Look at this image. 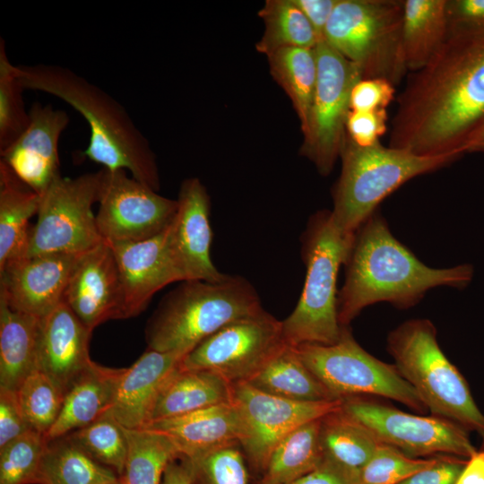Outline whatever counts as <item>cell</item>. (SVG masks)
I'll list each match as a JSON object with an SVG mask.
<instances>
[{
    "label": "cell",
    "mask_w": 484,
    "mask_h": 484,
    "mask_svg": "<svg viewBox=\"0 0 484 484\" xmlns=\"http://www.w3.org/2000/svg\"><path fill=\"white\" fill-rule=\"evenodd\" d=\"M406 77L388 146L420 156L467 153L484 125V36L448 38Z\"/></svg>",
    "instance_id": "obj_1"
},
{
    "label": "cell",
    "mask_w": 484,
    "mask_h": 484,
    "mask_svg": "<svg viewBox=\"0 0 484 484\" xmlns=\"http://www.w3.org/2000/svg\"><path fill=\"white\" fill-rule=\"evenodd\" d=\"M268 57L272 73L291 99L306 134L317 79L315 48H282Z\"/></svg>",
    "instance_id": "obj_33"
},
{
    "label": "cell",
    "mask_w": 484,
    "mask_h": 484,
    "mask_svg": "<svg viewBox=\"0 0 484 484\" xmlns=\"http://www.w3.org/2000/svg\"><path fill=\"white\" fill-rule=\"evenodd\" d=\"M186 459L190 467L191 484H248L246 460L240 445Z\"/></svg>",
    "instance_id": "obj_40"
},
{
    "label": "cell",
    "mask_w": 484,
    "mask_h": 484,
    "mask_svg": "<svg viewBox=\"0 0 484 484\" xmlns=\"http://www.w3.org/2000/svg\"><path fill=\"white\" fill-rule=\"evenodd\" d=\"M455 484H484V448L467 458Z\"/></svg>",
    "instance_id": "obj_49"
},
{
    "label": "cell",
    "mask_w": 484,
    "mask_h": 484,
    "mask_svg": "<svg viewBox=\"0 0 484 484\" xmlns=\"http://www.w3.org/2000/svg\"><path fill=\"white\" fill-rule=\"evenodd\" d=\"M24 90L53 95L78 111L90 126L82 155L109 170L124 169L158 191L160 177L148 140L115 99L69 68L38 64L16 65Z\"/></svg>",
    "instance_id": "obj_3"
},
{
    "label": "cell",
    "mask_w": 484,
    "mask_h": 484,
    "mask_svg": "<svg viewBox=\"0 0 484 484\" xmlns=\"http://www.w3.org/2000/svg\"><path fill=\"white\" fill-rule=\"evenodd\" d=\"M183 357L147 349L119 380L113 406L114 418L126 428H143L151 419L159 393Z\"/></svg>",
    "instance_id": "obj_23"
},
{
    "label": "cell",
    "mask_w": 484,
    "mask_h": 484,
    "mask_svg": "<svg viewBox=\"0 0 484 484\" xmlns=\"http://www.w3.org/2000/svg\"><path fill=\"white\" fill-rule=\"evenodd\" d=\"M309 370L336 399L375 395L397 401L419 413L428 411L411 385L395 365L365 350L344 326L331 345L305 343L295 347Z\"/></svg>",
    "instance_id": "obj_9"
},
{
    "label": "cell",
    "mask_w": 484,
    "mask_h": 484,
    "mask_svg": "<svg viewBox=\"0 0 484 484\" xmlns=\"http://www.w3.org/2000/svg\"><path fill=\"white\" fill-rule=\"evenodd\" d=\"M467 459L438 455L429 467L410 476L399 484H455Z\"/></svg>",
    "instance_id": "obj_46"
},
{
    "label": "cell",
    "mask_w": 484,
    "mask_h": 484,
    "mask_svg": "<svg viewBox=\"0 0 484 484\" xmlns=\"http://www.w3.org/2000/svg\"><path fill=\"white\" fill-rule=\"evenodd\" d=\"M341 410L380 443L411 457L441 454L467 459L477 451L467 430L443 418L410 414L365 397L342 399Z\"/></svg>",
    "instance_id": "obj_13"
},
{
    "label": "cell",
    "mask_w": 484,
    "mask_h": 484,
    "mask_svg": "<svg viewBox=\"0 0 484 484\" xmlns=\"http://www.w3.org/2000/svg\"><path fill=\"white\" fill-rule=\"evenodd\" d=\"M40 196L0 161V269L24 255Z\"/></svg>",
    "instance_id": "obj_27"
},
{
    "label": "cell",
    "mask_w": 484,
    "mask_h": 484,
    "mask_svg": "<svg viewBox=\"0 0 484 484\" xmlns=\"http://www.w3.org/2000/svg\"><path fill=\"white\" fill-rule=\"evenodd\" d=\"M177 201L168 241L179 281H221L226 274L211 259L210 199L204 186L196 177L185 180Z\"/></svg>",
    "instance_id": "obj_16"
},
{
    "label": "cell",
    "mask_w": 484,
    "mask_h": 484,
    "mask_svg": "<svg viewBox=\"0 0 484 484\" xmlns=\"http://www.w3.org/2000/svg\"><path fill=\"white\" fill-rule=\"evenodd\" d=\"M448 38L484 36V0H446Z\"/></svg>",
    "instance_id": "obj_42"
},
{
    "label": "cell",
    "mask_w": 484,
    "mask_h": 484,
    "mask_svg": "<svg viewBox=\"0 0 484 484\" xmlns=\"http://www.w3.org/2000/svg\"><path fill=\"white\" fill-rule=\"evenodd\" d=\"M470 152H484V125L469 144L467 153Z\"/></svg>",
    "instance_id": "obj_51"
},
{
    "label": "cell",
    "mask_w": 484,
    "mask_h": 484,
    "mask_svg": "<svg viewBox=\"0 0 484 484\" xmlns=\"http://www.w3.org/2000/svg\"><path fill=\"white\" fill-rule=\"evenodd\" d=\"M320 444L324 459L358 477L380 442L340 409L321 419Z\"/></svg>",
    "instance_id": "obj_32"
},
{
    "label": "cell",
    "mask_w": 484,
    "mask_h": 484,
    "mask_svg": "<svg viewBox=\"0 0 484 484\" xmlns=\"http://www.w3.org/2000/svg\"><path fill=\"white\" fill-rule=\"evenodd\" d=\"M81 255L44 254L10 262L0 269V298L13 310L44 317L63 301Z\"/></svg>",
    "instance_id": "obj_17"
},
{
    "label": "cell",
    "mask_w": 484,
    "mask_h": 484,
    "mask_svg": "<svg viewBox=\"0 0 484 484\" xmlns=\"http://www.w3.org/2000/svg\"><path fill=\"white\" fill-rule=\"evenodd\" d=\"M46 436L30 429L0 448V484H37Z\"/></svg>",
    "instance_id": "obj_39"
},
{
    "label": "cell",
    "mask_w": 484,
    "mask_h": 484,
    "mask_svg": "<svg viewBox=\"0 0 484 484\" xmlns=\"http://www.w3.org/2000/svg\"><path fill=\"white\" fill-rule=\"evenodd\" d=\"M103 484H122V483L120 482V480L118 479V480H117L115 481H110V482H107V483H103Z\"/></svg>",
    "instance_id": "obj_52"
},
{
    "label": "cell",
    "mask_w": 484,
    "mask_h": 484,
    "mask_svg": "<svg viewBox=\"0 0 484 484\" xmlns=\"http://www.w3.org/2000/svg\"><path fill=\"white\" fill-rule=\"evenodd\" d=\"M387 350L428 411L474 431L484 448V414L467 381L440 348L434 324L422 318L402 323L388 334Z\"/></svg>",
    "instance_id": "obj_6"
},
{
    "label": "cell",
    "mask_w": 484,
    "mask_h": 484,
    "mask_svg": "<svg viewBox=\"0 0 484 484\" xmlns=\"http://www.w3.org/2000/svg\"><path fill=\"white\" fill-rule=\"evenodd\" d=\"M231 400L232 384L222 376L206 370L183 369L178 365L159 393L151 421L186 414Z\"/></svg>",
    "instance_id": "obj_25"
},
{
    "label": "cell",
    "mask_w": 484,
    "mask_h": 484,
    "mask_svg": "<svg viewBox=\"0 0 484 484\" xmlns=\"http://www.w3.org/2000/svg\"><path fill=\"white\" fill-rule=\"evenodd\" d=\"M248 384L266 393L297 402L336 400L305 365L295 347L286 345Z\"/></svg>",
    "instance_id": "obj_29"
},
{
    "label": "cell",
    "mask_w": 484,
    "mask_h": 484,
    "mask_svg": "<svg viewBox=\"0 0 484 484\" xmlns=\"http://www.w3.org/2000/svg\"><path fill=\"white\" fill-rule=\"evenodd\" d=\"M387 109L350 111L346 121V134L357 145H373L385 134L388 125Z\"/></svg>",
    "instance_id": "obj_43"
},
{
    "label": "cell",
    "mask_w": 484,
    "mask_h": 484,
    "mask_svg": "<svg viewBox=\"0 0 484 484\" xmlns=\"http://www.w3.org/2000/svg\"><path fill=\"white\" fill-rule=\"evenodd\" d=\"M94 460L114 471L119 477L127 456L125 428L109 411L92 423L67 434Z\"/></svg>",
    "instance_id": "obj_36"
},
{
    "label": "cell",
    "mask_w": 484,
    "mask_h": 484,
    "mask_svg": "<svg viewBox=\"0 0 484 484\" xmlns=\"http://www.w3.org/2000/svg\"><path fill=\"white\" fill-rule=\"evenodd\" d=\"M338 291V319L349 326L367 307L388 302L399 309L416 306L437 287L465 289L472 281L471 264L449 268L426 265L391 232L379 209L354 232Z\"/></svg>",
    "instance_id": "obj_2"
},
{
    "label": "cell",
    "mask_w": 484,
    "mask_h": 484,
    "mask_svg": "<svg viewBox=\"0 0 484 484\" xmlns=\"http://www.w3.org/2000/svg\"><path fill=\"white\" fill-rule=\"evenodd\" d=\"M30 429L17 392L0 389V448Z\"/></svg>",
    "instance_id": "obj_45"
},
{
    "label": "cell",
    "mask_w": 484,
    "mask_h": 484,
    "mask_svg": "<svg viewBox=\"0 0 484 484\" xmlns=\"http://www.w3.org/2000/svg\"><path fill=\"white\" fill-rule=\"evenodd\" d=\"M232 402L243 424L240 447L250 468L262 474L276 445L301 425L341 409L342 399L297 402L262 392L247 382L232 385Z\"/></svg>",
    "instance_id": "obj_15"
},
{
    "label": "cell",
    "mask_w": 484,
    "mask_h": 484,
    "mask_svg": "<svg viewBox=\"0 0 484 484\" xmlns=\"http://www.w3.org/2000/svg\"><path fill=\"white\" fill-rule=\"evenodd\" d=\"M161 484H191L190 467L185 457H179L168 465Z\"/></svg>",
    "instance_id": "obj_50"
},
{
    "label": "cell",
    "mask_w": 484,
    "mask_h": 484,
    "mask_svg": "<svg viewBox=\"0 0 484 484\" xmlns=\"http://www.w3.org/2000/svg\"><path fill=\"white\" fill-rule=\"evenodd\" d=\"M307 17L319 40H324V30L339 0H292Z\"/></svg>",
    "instance_id": "obj_48"
},
{
    "label": "cell",
    "mask_w": 484,
    "mask_h": 484,
    "mask_svg": "<svg viewBox=\"0 0 484 484\" xmlns=\"http://www.w3.org/2000/svg\"><path fill=\"white\" fill-rule=\"evenodd\" d=\"M167 436L181 457L192 458L218 448L240 445L243 424L231 402L186 414L157 419L144 428Z\"/></svg>",
    "instance_id": "obj_22"
},
{
    "label": "cell",
    "mask_w": 484,
    "mask_h": 484,
    "mask_svg": "<svg viewBox=\"0 0 484 484\" xmlns=\"http://www.w3.org/2000/svg\"><path fill=\"white\" fill-rule=\"evenodd\" d=\"M260 15L264 21L265 31L256 48L267 56L282 48H315L320 41L292 0L268 1Z\"/></svg>",
    "instance_id": "obj_35"
},
{
    "label": "cell",
    "mask_w": 484,
    "mask_h": 484,
    "mask_svg": "<svg viewBox=\"0 0 484 484\" xmlns=\"http://www.w3.org/2000/svg\"><path fill=\"white\" fill-rule=\"evenodd\" d=\"M40 318L12 309L0 298V389L17 391L37 369Z\"/></svg>",
    "instance_id": "obj_26"
},
{
    "label": "cell",
    "mask_w": 484,
    "mask_h": 484,
    "mask_svg": "<svg viewBox=\"0 0 484 484\" xmlns=\"http://www.w3.org/2000/svg\"><path fill=\"white\" fill-rule=\"evenodd\" d=\"M101 171L71 178L60 176L39 194L38 219L30 226L24 256L81 255L103 242L92 211Z\"/></svg>",
    "instance_id": "obj_10"
},
{
    "label": "cell",
    "mask_w": 484,
    "mask_h": 484,
    "mask_svg": "<svg viewBox=\"0 0 484 484\" xmlns=\"http://www.w3.org/2000/svg\"><path fill=\"white\" fill-rule=\"evenodd\" d=\"M96 221L108 244L139 242L163 232L172 222L177 201L128 177L126 170L102 169Z\"/></svg>",
    "instance_id": "obj_14"
},
{
    "label": "cell",
    "mask_w": 484,
    "mask_h": 484,
    "mask_svg": "<svg viewBox=\"0 0 484 484\" xmlns=\"http://www.w3.org/2000/svg\"><path fill=\"white\" fill-rule=\"evenodd\" d=\"M447 39L446 0H404L402 48L408 73L425 66Z\"/></svg>",
    "instance_id": "obj_28"
},
{
    "label": "cell",
    "mask_w": 484,
    "mask_h": 484,
    "mask_svg": "<svg viewBox=\"0 0 484 484\" xmlns=\"http://www.w3.org/2000/svg\"><path fill=\"white\" fill-rule=\"evenodd\" d=\"M63 301L91 331L108 320L125 319L120 273L108 243L81 255Z\"/></svg>",
    "instance_id": "obj_19"
},
{
    "label": "cell",
    "mask_w": 484,
    "mask_h": 484,
    "mask_svg": "<svg viewBox=\"0 0 484 484\" xmlns=\"http://www.w3.org/2000/svg\"><path fill=\"white\" fill-rule=\"evenodd\" d=\"M118 480L68 435L47 440L37 484H103Z\"/></svg>",
    "instance_id": "obj_31"
},
{
    "label": "cell",
    "mask_w": 484,
    "mask_h": 484,
    "mask_svg": "<svg viewBox=\"0 0 484 484\" xmlns=\"http://www.w3.org/2000/svg\"><path fill=\"white\" fill-rule=\"evenodd\" d=\"M286 345L281 321L263 308L206 338L179 367L216 373L232 385L247 382Z\"/></svg>",
    "instance_id": "obj_11"
},
{
    "label": "cell",
    "mask_w": 484,
    "mask_h": 484,
    "mask_svg": "<svg viewBox=\"0 0 484 484\" xmlns=\"http://www.w3.org/2000/svg\"><path fill=\"white\" fill-rule=\"evenodd\" d=\"M341 171L333 189L331 211L342 231L354 234L393 192L409 180L434 172L461 157L420 156L380 142L359 146L346 134L341 152Z\"/></svg>",
    "instance_id": "obj_7"
},
{
    "label": "cell",
    "mask_w": 484,
    "mask_h": 484,
    "mask_svg": "<svg viewBox=\"0 0 484 484\" xmlns=\"http://www.w3.org/2000/svg\"><path fill=\"white\" fill-rule=\"evenodd\" d=\"M16 392L30 428L46 436L59 416L65 392L38 369L23 380Z\"/></svg>",
    "instance_id": "obj_37"
},
{
    "label": "cell",
    "mask_w": 484,
    "mask_h": 484,
    "mask_svg": "<svg viewBox=\"0 0 484 484\" xmlns=\"http://www.w3.org/2000/svg\"><path fill=\"white\" fill-rule=\"evenodd\" d=\"M124 370L92 361L65 392L59 416L46 435V439L65 436L108 412Z\"/></svg>",
    "instance_id": "obj_24"
},
{
    "label": "cell",
    "mask_w": 484,
    "mask_h": 484,
    "mask_svg": "<svg viewBox=\"0 0 484 484\" xmlns=\"http://www.w3.org/2000/svg\"><path fill=\"white\" fill-rule=\"evenodd\" d=\"M321 419L305 423L273 448L256 484H286L317 469L324 457L320 444Z\"/></svg>",
    "instance_id": "obj_30"
},
{
    "label": "cell",
    "mask_w": 484,
    "mask_h": 484,
    "mask_svg": "<svg viewBox=\"0 0 484 484\" xmlns=\"http://www.w3.org/2000/svg\"><path fill=\"white\" fill-rule=\"evenodd\" d=\"M181 282L165 295L146 324L150 350L184 358L226 324L264 308L255 287L239 275Z\"/></svg>",
    "instance_id": "obj_4"
},
{
    "label": "cell",
    "mask_w": 484,
    "mask_h": 484,
    "mask_svg": "<svg viewBox=\"0 0 484 484\" xmlns=\"http://www.w3.org/2000/svg\"><path fill=\"white\" fill-rule=\"evenodd\" d=\"M353 236L338 228L331 211L317 212L308 220L301 237L303 290L294 310L281 321L286 344L331 345L340 340L344 326L338 319L337 279Z\"/></svg>",
    "instance_id": "obj_5"
},
{
    "label": "cell",
    "mask_w": 484,
    "mask_h": 484,
    "mask_svg": "<svg viewBox=\"0 0 484 484\" xmlns=\"http://www.w3.org/2000/svg\"><path fill=\"white\" fill-rule=\"evenodd\" d=\"M395 97V86L386 80L360 79L352 88L350 99L351 111L387 109Z\"/></svg>",
    "instance_id": "obj_44"
},
{
    "label": "cell",
    "mask_w": 484,
    "mask_h": 484,
    "mask_svg": "<svg viewBox=\"0 0 484 484\" xmlns=\"http://www.w3.org/2000/svg\"><path fill=\"white\" fill-rule=\"evenodd\" d=\"M438 456V455H437ZM436 457H411L380 443L373 456L358 474V484H399L414 473L432 465Z\"/></svg>",
    "instance_id": "obj_41"
},
{
    "label": "cell",
    "mask_w": 484,
    "mask_h": 484,
    "mask_svg": "<svg viewBox=\"0 0 484 484\" xmlns=\"http://www.w3.org/2000/svg\"><path fill=\"white\" fill-rule=\"evenodd\" d=\"M403 8L404 0H339L324 40L354 63L362 79H384L397 86L408 74Z\"/></svg>",
    "instance_id": "obj_8"
},
{
    "label": "cell",
    "mask_w": 484,
    "mask_h": 484,
    "mask_svg": "<svg viewBox=\"0 0 484 484\" xmlns=\"http://www.w3.org/2000/svg\"><path fill=\"white\" fill-rule=\"evenodd\" d=\"M357 475L324 459L312 472L286 484H358Z\"/></svg>",
    "instance_id": "obj_47"
},
{
    "label": "cell",
    "mask_w": 484,
    "mask_h": 484,
    "mask_svg": "<svg viewBox=\"0 0 484 484\" xmlns=\"http://www.w3.org/2000/svg\"><path fill=\"white\" fill-rule=\"evenodd\" d=\"M90 330L62 301L40 318L37 369L65 392L92 362L89 353Z\"/></svg>",
    "instance_id": "obj_21"
},
{
    "label": "cell",
    "mask_w": 484,
    "mask_h": 484,
    "mask_svg": "<svg viewBox=\"0 0 484 484\" xmlns=\"http://www.w3.org/2000/svg\"><path fill=\"white\" fill-rule=\"evenodd\" d=\"M317 79L303 154L323 176L328 175L342 150L353 86L360 70L325 40L315 47Z\"/></svg>",
    "instance_id": "obj_12"
},
{
    "label": "cell",
    "mask_w": 484,
    "mask_h": 484,
    "mask_svg": "<svg viewBox=\"0 0 484 484\" xmlns=\"http://www.w3.org/2000/svg\"><path fill=\"white\" fill-rule=\"evenodd\" d=\"M23 87L16 65L9 60L4 39H0V151L9 147L26 129L29 111L22 99Z\"/></svg>",
    "instance_id": "obj_38"
},
{
    "label": "cell",
    "mask_w": 484,
    "mask_h": 484,
    "mask_svg": "<svg viewBox=\"0 0 484 484\" xmlns=\"http://www.w3.org/2000/svg\"><path fill=\"white\" fill-rule=\"evenodd\" d=\"M168 228L143 241L108 244L120 273L125 319L141 314L160 290L180 281L169 247Z\"/></svg>",
    "instance_id": "obj_20"
},
{
    "label": "cell",
    "mask_w": 484,
    "mask_h": 484,
    "mask_svg": "<svg viewBox=\"0 0 484 484\" xmlns=\"http://www.w3.org/2000/svg\"><path fill=\"white\" fill-rule=\"evenodd\" d=\"M127 456L122 484H161L168 465L181 457L164 434L146 428H126Z\"/></svg>",
    "instance_id": "obj_34"
},
{
    "label": "cell",
    "mask_w": 484,
    "mask_h": 484,
    "mask_svg": "<svg viewBox=\"0 0 484 484\" xmlns=\"http://www.w3.org/2000/svg\"><path fill=\"white\" fill-rule=\"evenodd\" d=\"M24 132L5 150L1 160L33 191L41 194L61 176L58 142L70 118L50 104L34 102Z\"/></svg>",
    "instance_id": "obj_18"
}]
</instances>
